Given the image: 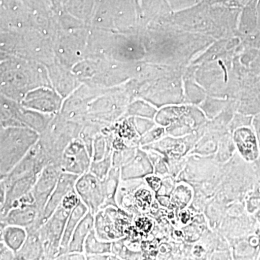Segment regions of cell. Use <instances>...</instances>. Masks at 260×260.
Listing matches in <instances>:
<instances>
[{"label":"cell","mask_w":260,"mask_h":260,"mask_svg":"<svg viewBox=\"0 0 260 260\" xmlns=\"http://www.w3.org/2000/svg\"><path fill=\"white\" fill-rule=\"evenodd\" d=\"M256 135L257 138L258 143H259V148H260V118L257 119L256 121Z\"/></svg>","instance_id":"25"},{"label":"cell","mask_w":260,"mask_h":260,"mask_svg":"<svg viewBox=\"0 0 260 260\" xmlns=\"http://www.w3.org/2000/svg\"><path fill=\"white\" fill-rule=\"evenodd\" d=\"M135 225L142 232L145 233V234H148L151 230L153 224L147 218H140L137 219L136 221H135Z\"/></svg>","instance_id":"21"},{"label":"cell","mask_w":260,"mask_h":260,"mask_svg":"<svg viewBox=\"0 0 260 260\" xmlns=\"http://www.w3.org/2000/svg\"><path fill=\"white\" fill-rule=\"evenodd\" d=\"M0 259H15V253L3 241L0 242Z\"/></svg>","instance_id":"20"},{"label":"cell","mask_w":260,"mask_h":260,"mask_svg":"<svg viewBox=\"0 0 260 260\" xmlns=\"http://www.w3.org/2000/svg\"><path fill=\"white\" fill-rule=\"evenodd\" d=\"M256 161V175L260 181V158H258Z\"/></svg>","instance_id":"26"},{"label":"cell","mask_w":260,"mask_h":260,"mask_svg":"<svg viewBox=\"0 0 260 260\" xmlns=\"http://www.w3.org/2000/svg\"><path fill=\"white\" fill-rule=\"evenodd\" d=\"M79 176L70 173L62 172L55 189L48 200L44 211H43L41 224L42 225L50 218L60 205L63 199L68 193L75 189V184Z\"/></svg>","instance_id":"8"},{"label":"cell","mask_w":260,"mask_h":260,"mask_svg":"<svg viewBox=\"0 0 260 260\" xmlns=\"http://www.w3.org/2000/svg\"><path fill=\"white\" fill-rule=\"evenodd\" d=\"M61 173L62 170L60 165L49 164L39 174L37 182L32 187L31 193L35 200L34 204L40 211L42 216L46 204L55 189Z\"/></svg>","instance_id":"6"},{"label":"cell","mask_w":260,"mask_h":260,"mask_svg":"<svg viewBox=\"0 0 260 260\" xmlns=\"http://www.w3.org/2000/svg\"><path fill=\"white\" fill-rule=\"evenodd\" d=\"M95 225V215L88 211L80 220L72 236L68 252L84 253L85 240Z\"/></svg>","instance_id":"11"},{"label":"cell","mask_w":260,"mask_h":260,"mask_svg":"<svg viewBox=\"0 0 260 260\" xmlns=\"http://www.w3.org/2000/svg\"><path fill=\"white\" fill-rule=\"evenodd\" d=\"M147 183L149 186L153 189V191H158L161 186V180L160 178L155 177V176H150L145 178Z\"/></svg>","instance_id":"23"},{"label":"cell","mask_w":260,"mask_h":260,"mask_svg":"<svg viewBox=\"0 0 260 260\" xmlns=\"http://www.w3.org/2000/svg\"><path fill=\"white\" fill-rule=\"evenodd\" d=\"M112 154H108L102 160H92L89 172H91L101 181H104L113 167Z\"/></svg>","instance_id":"17"},{"label":"cell","mask_w":260,"mask_h":260,"mask_svg":"<svg viewBox=\"0 0 260 260\" xmlns=\"http://www.w3.org/2000/svg\"><path fill=\"white\" fill-rule=\"evenodd\" d=\"M40 139L35 130L29 128H8L1 132L0 178L9 174Z\"/></svg>","instance_id":"1"},{"label":"cell","mask_w":260,"mask_h":260,"mask_svg":"<svg viewBox=\"0 0 260 260\" xmlns=\"http://www.w3.org/2000/svg\"><path fill=\"white\" fill-rule=\"evenodd\" d=\"M56 259L83 260L86 259V256L84 253L68 252L63 254V255L59 256Z\"/></svg>","instance_id":"24"},{"label":"cell","mask_w":260,"mask_h":260,"mask_svg":"<svg viewBox=\"0 0 260 260\" xmlns=\"http://www.w3.org/2000/svg\"><path fill=\"white\" fill-rule=\"evenodd\" d=\"M127 220L119 206H107L95 215L94 230L99 239L107 242L119 240L124 236Z\"/></svg>","instance_id":"3"},{"label":"cell","mask_w":260,"mask_h":260,"mask_svg":"<svg viewBox=\"0 0 260 260\" xmlns=\"http://www.w3.org/2000/svg\"><path fill=\"white\" fill-rule=\"evenodd\" d=\"M88 211V207L84 204L81 200L75 207L74 209L72 210L68 221H67L64 234H63L62 239H61L60 249H59V254H58L56 259L59 257V256L63 255V254L68 252V247H69L70 239H71L73 232H74L76 227L78 226L80 220L84 218V216L86 215Z\"/></svg>","instance_id":"13"},{"label":"cell","mask_w":260,"mask_h":260,"mask_svg":"<svg viewBox=\"0 0 260 260\" xmlns=\"http://www.w3.org/2000/svg\"><path fill=\"white\" fill-rule=\"evenodd\" d=\"M162 134V129H158L154 130L151 133H148L145 135L144 138L141 140L142 145H147L148 143H152L153 141H155V140L158 139L160 138V135Z\"/></svg>","instance_id":"22"},{"label":"cell","mask_w":260,"mask_h":260,"mask_svg":"<svg viewBox=\"0 0 260 260\" xmlns=\"http://www.w3.org/2000/svg\"><path fill=\"white\" fill-rule=\"evenodd\" d=\"M25 244L15 254V259H46L44 246L39 230H27Z\"/></svg>","instance_id":"12"},{"label":"cell","mask_w":260,"mask_h":260,"mask_svg":"<svg viewBox=\"0 0 260 260\" xmlns=\"http://www.w3.org/2000/svg\"><path fill=\"white\" fill-rule=\"evenodd\" d=\"M135 203L138 208L143 210H148L152 203V194L146 189H140L135 192Z\"/></svg>","instance_id":"19"},{"label":"cell","mask_w":260,"mask_h":260,"mask_svg":"<svg viewBox=\"0 0 260 260\" xmlns=\"http://www.w3.org/2000/svg\"><path fill=\"white\" fill-rule=\"evenodd\" d=\"M92 157L83 140L75 138L65 148L60 160L62 172L81 176L90 171Z\"/></svg>","instance_id":"5"},{"label":"cell","mask_w":260,"mask_h":260,"mask_svg":"<svg viewBox=\"0 0 260 260\" xmlns=\"http://www.w3.org/2000/svg\"><path fill=\"white\" fill-rule=\"evenodd\" d=\"M71 212V210L60 204L39 229L46 259H56L59 254L65 226Z\"/></svg>","instance_id":"2"},{"label":"cell","mask_w":260,"mask_h":260,"mask_svg":"<svg viewBox=\"0 0 260 260\" xmlns=\"http://www.w3.org/2000/svg\"><path fill=\"white\" fill-rule=\"evenodd\" d=\"M27 237L28 232L25 228L13 225L1 227V241L14 251L15 254L25 244Z\"/></svg>","instance_id":"14"},{"label":"cell","mask_w":260,"mask_h":260,"mask_svg":"<svg viewBox=\"0 0 260 260\" xmlns=\"http://www.w3.org/2000/svg\"><path fill=\"white\" fill-rule=\"evenodd\" d=\"M234 140L239 152L247 161H256L259 158L260 148L256 135L249 128L237 130Z\"/></svg>","instance_id":"10"},{"label":"cell","mask_w":260,"mask_h":260,"mask_svg":"<svg viewBox=\"0 0 260 260\" xmlns=\"http://www.w3.org/2000/svg\"><path fill=\"white\" fill-rule=\"evenodd\" d=\"M121 169L119 167H112L109 171L107 178L103 181L104 195H105V203L104 207L118 206L116 203V194L120 184Z\"/></svg>","instance_id":"15"},{"label":"cell","mask_w":260,"mask_h":260,"mask_svg":"<svg viewBox=\"0 0 260 260\" xmlns=\"http://www.w3.org/2000/svg\"><path fill=\"white\" fill-rule=\"evenodd\" d=\"M121 169V180H133L148 177L153 172V168L148 155L138 150L134 158Z\"/></svg>","instance_id":"9"},{"label":"cell","mask_w":260,"mask_h":260,"mask_svg":"<svg viewBox=\"0 0 260 260\" xmlns=\"http://www.w3.org/2000/svg\"><path fill=\"white\" fill-rule=\"evenodd\" d=\"M75 189L80 200L94 215L104 207L105 195L103 181L91 172H86L78 177Z\"/></svg>","instance_id":"4"},{"label":"cell","mask_w":260,"mask_h":260,"mask_svg":"<svg viewBox=\"0 0 260 260\" xmlns=\"http://www.w3.org/2000/svg\"><path fill=\"white\" fill-rule=\"evenodd\" d=\"M113 153L112 141L104 136H99L93 140L92 160H102L108 154Z\"/></svg>","instance_id":"18"},{"label":"cell","mask_w":260,"mask_h":260,"mask_svg":"<svg viewBox=\"0 0 260 260\" xmlns=\"http://www.w3.org/2000/svg\"><path fill=\"white\" fill-rule=\"evenodd\" d=\"M112 244L113 242H107L99 239L93 229L85 240L84 254L85 256L112 254Z\"/></svg>","instance_id":"16"},{"label":"cell","mask_w":260,"mask_h":260,"mask_svg":"<svg viewBox=\"0 0 260 260\" xmlns=\"http://www.w3.org/2000/svg\"><path fill=\"white\" fill-rule=\"evenodd\" d=\"M40 211L35 204L23 205L15 207L1 218V227L8 225L25 228L26 230L37 231L41 225Z\"/></svg>","instance_id":"7"}]
</instances>
